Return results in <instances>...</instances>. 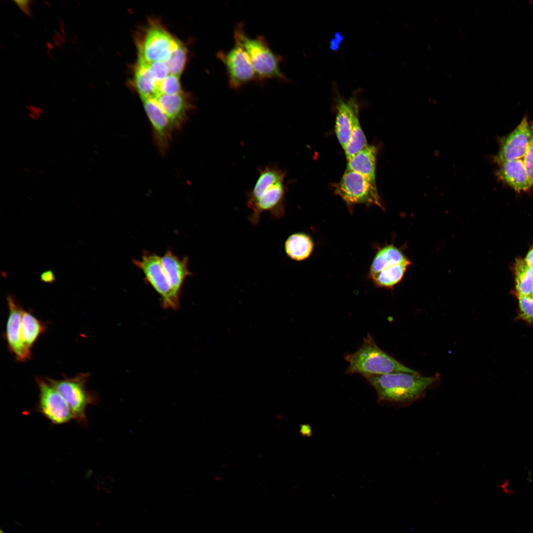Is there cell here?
I'll return each instance as SVG.
<instances>
[{
  "label": "cell",
  "instance_id": "cell-1",
  "mask_svg": "<svg viewBox=\"0 0 533 533\" xmlns=\"http://www.w3.org/2000/svg\"><path fill=\"white\" fill-rule=\"evenodd\" d=\"M259 171V177L247 197L251 211L248 219L253 226L258 224L264 212L275 219L283 217L285 213V172L274 165L265 166Z\"/></svg>",
  "mask_w": 533,
  "mask_h": 533
},
{
  "label": "cell",
  "instance_id": "cell-2",
  "mask_svg": "<svg viewBox=\"0 0 533 533\" xmlns=\"http://www.w3.org/2000/svg\"><path fill=\"white\" fill-rule=\"evenodd\" d=\"M365 377L375 388L380 399L407 405L422 397L438 379L436 376L405 372Z\"/></svg>",
  "mask_w": 533,
  "mask_h": 533
},
{
  "label": "cell",
  "instance_id": "cell-3",
  "mask_svg": "<svg viewBox=\"0 0 533 533\" xmlns=\"http://www.w3.org/2000/svg\"><path fill=\"white\" fill-rule=\"evenodd\" d=\"M345 359L348 363L347 374L359 373L365 377L398 372L419 373L382 350L369 334L359 349Z\"/></svg>",
  "mask_w": 533,
  "mask_h": 533
},
{
  "label": "cell",
  "instance_id": "cell-4",
  "mask_svg": "<svg viewBox=\"0 0 533 533\" xmlns=\"http://www.w3.org/2000/svg\"><path fill=\"white\" fill-rule=\"evenodd\" d=\"M235 43L240 45L247 53L257 78H287L280 69L279 59L272 51L262 37L252 38L245 31L243 24H238L233 31Z\"/></svg>",
  "mask_w": 533,
  "mask_h": 533
},
{
  "label": "cell",
  "instance_id": "cell-5",
  "mask_svg": "<svg viewBox=\"0 0 533 533\" xmlns=\"http://www.w3.org/2000/svg\"><path fill=\"white\" fill-rule=\"evenodd\" d=\"M138 60L145 63L166 61L180 40L158 20L151 19L136 38Z\"/></svg>",
  "mask_w": 533,
  "mask_h": 533
},
{
  "label": "cell",
  "instance_id": "cell-6",
  "mask_svg": "<svg viewBox=\"0 0 533 533\" xmlns=\"http://www.w3.org/2000/svg\"><path fill=\"white\" fill-rule=\"evenodd\" d=\"M89 374L80 373L73 378L64 376L61 380L45 378L65 400L75 417L80 422L86 423L87 407L98 401V395L88 390L86 386Z\"/></svg>",
  "mask_w": 533,
  "mask_h": 533
},
{
  "label": "cell",
  "instance_id": "cell-7",
  "mask_svg": "<svg viewBox=\"0 0 533 533\" xmlns=\"http://www.w3.org/2000/svg\"><path fill=\"white\" fill-rule=\"evenodd\" d=\"M132 262L143 272L146 283L150 284L160 296L162 307L166 309H177L180 305L179 300L173 294L161 263V257L145 251L141 259H133Z\"/></svg>",
  "mask_w": 533,
  "mask_h": 533
},
{
  "label": "cell",
  "instance_id": "cell-8",
  "mask_svg": "<svg viewBox=\"0 0 533 533\" xmlns=\"http://www.w3.org/2000/svg\"><path fill=\"white\" fill-rule=\"evenodd\" d=\"M335 192L348 205L362 203L382 208L375 182L355 172H345Z\"/></svg>",
  "mask_w": 533,
  "mask_h": 533
},
{
  "label": "cell",
  "instance_id": "cell-9",
  "mask_svg": "<svg viewBox=\"0 0 533 533\" xmlns=\"http://www.w3.org/2000/svg\"><path fill=\"white\" fill-rule=\"evenodd\" d=\"M35 379L39 390L38 407L39 412L55 424H64L75 419L65 400L46 378L37 377Z\"/></svg>",
  "mask_w": 533,
  "mask_h": 533
},
{
  "label": "cell",
  "instance_id": "cell-10",
  "mask_svg": "<svg viewBox=\"0 0 533 533\" xmlns=\"http://www.w3.org/2000/svg\"><path fill=\"white\" fill-rule=\"evenodd\" d=\"M217 57L226 67L228 84L232 89H237L257 79L247 53L239 44L235 43L227 52H218Z\"/></svg>",
  "mask_w": 533,
  "mask_h": 533
},
{
  "label": "cell",
  "instance_id": "cell-11",
  "mask_svg": "<svg viewBox=\"0 0 533 533\" xmlns=\"http://www.w3.org/2000/svg\"><path fill=\"white\" fill-rule=\"evenodd\" d=\"M8 309L4 338L9 351L18 362H26L31 359L32 350L24 344L21 336V319L23 307L14 296L8 294L6 297Z\"/></svg>",
  "mask_w": 533,
  "mask_h": 533
},
{
  "label": "cell",
  "instance_id": "cell-12",
  "mask_svg": "<svg viewBox=\"0 0 533 533\" xmlns=\"http://www.w3.org/2000/svg\"><path fill=\"white\" fill-rule=\"evenodd\" d=\"M532 136L531 123L524 117L509 134L501 138L495 158L497 163L524 157Z\"/></svg>",
  "mask_w": 533,
  "mask_h": 533
},
{
  "label": "cell",
  "instance_id": "cell-13",
  "mask_svg": "<svg viewBox=\"0 0 533 533\" xmlns=\"http://www.w3.org/2000/svg\"><path fill=\"white\" fill-rule=\"evenodd\" d=\"M141 99L152 127L154 141L161 153L164 154L169 147L173 130L154 99Z\"/></svg>",
  "mask_w": 533,
  "mask_h": 533
},
{
  "label": "cell",
  "instance_id": "cell-14",
  "mask_svg": "<svg viewBox=\"0 0 533 533\" xmlns=\"http://www.w3.org/2000/svg\"><path fill=\"white\" fill-rule=\"evenodd\" d=\"M154 99L173 130L181 128L193 107L189 96L183 92L174 95L159 94Z\"/></svg>",
  "mask_w": 533,
  "mask_h": 533
},
{
  "label": "cell",
  "instance_id": "cell-15",
  "mask_svg": "<svg viewBox=\"0 0 533 533\" xmlns=\"http://www.w3.org/2000/svg\"><path fill=\"white\" fill-rule=\"evenodd\" d=\"M497 164L498 167L495 173L497 178L515 191H525L533 187L524 161L521 159Z\"/></svg>",
  "mask_w": 533,
  "mask_h": 533
},
{
  "label": "cell",
  "instance_id": "cell-16",
  "mask_svg": "<svg viewBox=\"0 0 533 533\" xmlns=\"http://www.w3.org/2000/svg\"><path fill=\"white\" fill-rule=\"evenodd\" d=\"M162 266L169 280L173 294L179 300L182 286L186 279L193 274L188 269L189 259H182L167 250L161 257Z\"/></svg>",
  "mask_w": 533,
  "mask_h": 533
},
{
  "label": "cell",
  "instance_id": "cell-17",
  "mask_svg": "<svg viewBox=\"0 0 533 533\" xmlns=\"http://www.w3.org/2000/svg\"><path fill=\"white\" fill-rule=\"evenodd\" d=\"M335 121V132L339 143L344 149L350 138L355 116L359 114V106L355 96L346 101L338 99Z\"/></svg>",
  "mask_w": 533,
  "mask_h": 533
},
{
  "label": "cell",
  "instance_id": "cell-18",
  "mask_svg": "<svg viewBox=\"0 0 533 533\" xmlns=\"http://www.w3.org/2000/svg\"><path fill=\"white\" fill-rule=\"evenodd\" d=\"M377 150L368 145L347 159L348 170L358 173L375 182Z\"/></svg>",
  "mask_w": 533,
  "mask_h": 533
},
{
  "label": "cell",
  "instance_id": "cell-19",
  "mask_svg": "<svg viewBox=\"0 0 533 533\" xmlns=\"http://www.w3.org/2000/svg\"><path fill=\"white\" fill-rule=\"evenodd\" d=\"M133 83L141 99H155L159 95L158 83L146 63L138 60L134 69Z\"/></svg>",
  "mask_w": 533,
  "mask_h": 533
},
{
  "label": "cell",
  "instance_id": "cell-20",
  "mask_svg": "<svg viewBox=\"0 0 533 533\" xmlns=\"http://www.w3.org/2000/svg\"><path fill=\"white\" fill-rule=\"evenodd\" d=\"M284 247L285 252L289 258L300 261L306 259L310 255L313 243L311 238L307 234L296 233L288 237Z\"/></svg>",
  "mask_w": 533,
  "mask_h": 533
},
{
  "label": "cell",
  "instance_id": "cell-21",
  "mask_svg": "<svg viewBox=\"0 0 533 533\" xmlns=\"http://www.w3.org/2000/svg\"><path fill=\"white\" fill-rule=\"evenodd\" d=\"M47 324L33 313L23 309L21 319V336L25 345L31 349L39 336L47 329Z\"/></svg>",
  "mask_w": 533,
  "mask_h": 533
},
{
  "label": "cell",
  "instance_id": "cell-22",
  "mask_svg": "<svg viewBox=\"0 0 533 533\" xmlns=\"http://www.w3.org/2000/svg\"><path fill=\"white\" fill-rule=\"evenodd\" d=\"M403 252L392 244L384 246L376 254L370 269L373 275L387 266L410 261Z\"/></svg>",
  "mask_w": 533,
  "mask_h": 533
},
{
  "label": "cell",
  "instance_id": "cell-23",
  "mask_svg": "<svg viewBox=\"0 0 533 533\" xmlns=\"http://www.w3.org/2000/svg\"><path fill=\"white\" fill-rule=\"evenodd\" d=\"M411 264L410 261L392 265L370 276L377 286L392 288L402 280L408 267Z\"/></svg>",
  "mask_w": 533,
  "mask_h": 533
},
{
  "label": "cell",
  "instance_id": "cell-24",
  "mask_svg": "<svg viewBox=\"0 0 533 533\" xmlns=\"http://www.w3.org/2000/svg\"><path fill=\"white\" fill-rule=\"evenodd\" d=\"M514 274L517 295L533 296V269L525 260H516L514 265Z\"/></svg>",
  "mask_w": 533,
  "mask_h": 533
},
{
  "label": "cell",
  "instance_id": "cell-25",
  "mask_svg": "<svg viewBox=\"0 0 533 533\" xmlns=\"http://www.w3.org/2000/svg\"><path fill=\"white\" fill-rule=\"evenodd\" d=\"M367 146V142L361 127L358 114L354 118L350 138L343 149L347 159Z\"/></svg>",
  "mask_w": 533,
  "mask_h": 533
},
{
  "label": "cell",
  "instance_id": "cell-26",
  "mask_svg": "<svg viewBox=\"0 0 533 533\" xmlns=\"http://www.w3.org/2000/svg\"><path fill=\"white\" fill-rule=\"evenodd\" d=\"M187 55V49L180 40L177 47L172 52L165 61L170 74L180 76L186 64Z\"/></svg>",
  "mask_w": 533,
  "mask_h": 533
},
{
  "label": "cell",
  "instance_id": "cell-27",
  "mask_svg": "<svg viewBox=\"0 0 533 533\" xmlns=\"http://www.w3.org/2000/svg\"><path fill=\"white\" fill-rule=\"evenodd\" d=\"M179 77L170 74L159 83V94L174 95L182 92Z\"/></svg>",
  "mask_w": 533,
  "mask_h": 533
},
{
  "label": "cell",
  "instance_id": "cell-28",
  "mask_svg": "<svg viewBox=\"0 0 533 533\" xmlns=\"http://www.w3.org/2000/svg\"><path fill=\"white\" fill-rule=\"evenodd\" d=\"M520 317L528 322H533V296L517 295Z\"/></svg>",
  "mask_w": 533,
  "mask_h": 533
},
{
  "label": "cell",
  "instance_id": "cell-29",
  "mask_svg": "<svg viewBox=\"0 0 533 533\" xmlns=\"http://www.w3.org/2000/svg\"><path fill=\"white\" fill-rule=\"evenodd\" d=\"M146 63L153 78L158 84L170 74L165 61H156Z\"/></svg>",
  "mask_w": 533,
  "mask_h": 533
},
{
  "label": "cell",
  "instance_id": "cell-30",
  "mask_svg": "<svg viewBox=\"0 0 533 533\" xmlns=\"http://www.w3.org/2000/svg\"><path fill=\"white\" fill-rule=\"evenodd\" d=\"M532 136L524 157V163L531 183L533 186V122L531 123Z\"/></svg>",
  "mask_w": 533,
  "mask_h": 533
},
{
  "label": "cell",
  "instance_id": "cell-31",
  "mask_svg": "<svg viewBox=\"0 0 533 533\" xmlns=\"http://www.w3.org/2000/svg\"><path fill=\"white\" fill-rule=\"evenodd\" d=\"M40 279L43 282L52 283L56 280V277L52 270H48L40 274Z\"/></svg>",
  "mask_w": 533,
  "mask_h": 533
},
{
  "label": "cell",
  "instance_id": "cell-32",
  "mask_svg": "<svg viewBox=\"0 0 533 533\" xmlns=\"http://www.w3.org/2000/svg\"><path fill=\"white\" fill-rule=\"evenodd\" d=\"M28 109L30 112L28 114V115L33 120H38L43 113L42 110L39 108L30 106L28 107Z\"/></svg>",
  "mask_w": 533,
  "mask_h": 533
},
{
  "label": "cell",
  "instance_id": "cell-33",
  "mask_svg": "<svg viewBox=\"0 0 533 533\" xmlns=\"http://www.w3.org/2000/svg\"><path fill=\"white\" fill-rule=\"evenodd\" d=\"M19 6L21 10L25 13L28 16H31V12L30 11L29 5L31 0H14V1Z\"/></svg>",
  "mask_w": 533,
  "mask_h": 533
},
{
  "label": "cell",
  "instance_id": "cell-34",
  "mask_svg": "<svg viewBox=\"0 0 533 533\" xmlns=\"http://www.w3.org/2000/svg\"><path fill=\"white\" fill-rule=\"evenodd\" d=\"M300 433L305 436L310 437L312 435V429L309 424H303L300 426Z\"/></svg>",
  "mask_w": 533,
  "mask_h": 533
},
{
  "label": "cell",
  "instance_id": "cell-35",
  "mask_svg": "<svg viewBox=\"0 0 533 533\" xmlns=\"http://www.w3.org/2000/svg\"><path fill=\"white\" fill-rule=\"evenodd\" d=\"M524 260L527 264L533 269V248L529 251Z\"/></svg>",
  "mask_w": 533,
  "mask_h": 533
},
{
  "label": "cell",
  "instance_id": "cell-36",
  "mask_svg": "<svg viewBox=\"0 0 533 533\" xmlns=\"http://www.w3.org/2000/svg\"></svg>",
  "mask_w": 533,
  "mask_h": 533
}]
</instances>
